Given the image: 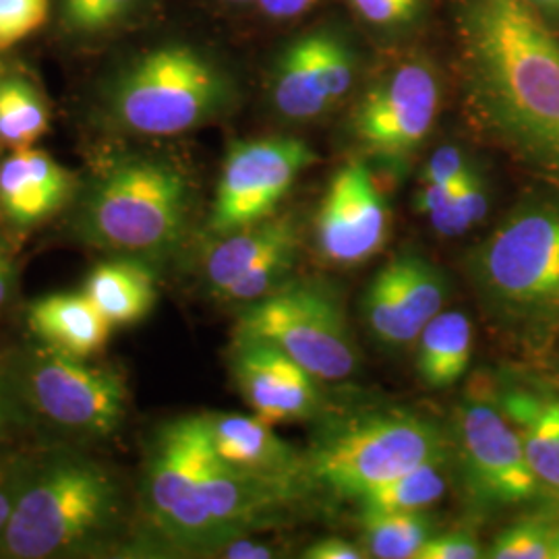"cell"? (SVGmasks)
Returning a JSON list of instances; mask_svg holds the SVG:
<instances>
[{
  "label": "cell",
  "instance_id": "2e32d148",
  "mask_svg": "<svg viewBox=\"0 0 559 559\" xmlns=\"http://www.w3.org/2000/svg\"><path fill=\"white\" fill-rule=\"evenodd\" d=\"M218 459L245 477L299 491L311 485L305 456L274 433V425L239 413H205Z\"/></svg>",
  "mask_w": 559,
  "mask_h": 559
},
{
  "label": "cell",
  "instance_id": "7c38bea8",
  "mask_svg": "<svg viewBox=\"0 0 559 559\" xmlns=\"http://www.w3.org/2000/svg\"><path fill=\"white\" fill-rule=\"evenodd\" d=\"M316 162V152L293 138L237 141L224 158L210 230L216 237L267 221L295 180Z\"/></svg>",
  "mask_w": 559,
  "mask_h": 559
},
{
  "label": "cell",
  "instance_id": "8992f818",
  "mask_svg": "<svg viewBox=\"0 0 559 559\" xmlns=\"http://www.w3.org/2000/svg\"><path fill=\"white\" fill-rule=\"evenodd\" d=\"M450 433L417 411H371L323 431L305 456L309 483L359 500L381 483L436 460L452 459Z\"/></svg>",
  "mask_w": 559,
  "mask_h": 559
},
{
  "label": "cell",
  "instance_id": "484cf974",
  "mask_svg": "<svg viewBox=\"0 0 559 559\" xmlns=\"http://www.w3.org/2000/svg\"><path fill=\"white\" fill-rule=\"evenodd\" d=\"M48 110L32 83L0 78V145L15 152L34 147L48 131Z\"/></svg>",
  "mask_w": 559,
  "mask_h": 559
},
{
  "label": "cell",
  "instance_id": "83f0119b",
  "mask_svg": "<svg viewBox=\"0 0 559 559\" xmlns=\"http://www.w3.org/2000/svg\"><path fill=\"white\" fill-rule=\"evenodd\" d=\"M489 191L479 170L471 166L460 179L454 198L440 212L427 216L433 230L441 237H460L487 218Z\"/></svg>",
  "mask_w": 559,
  "mask_h": 559
},
{
  "label": "cell",
  "instance_id": "7bdbcfd3",
  "mask_svg": "<svg viewBox=\"0 0 559 559\" xmlns=\"http://www.w3.org/2000/svg\"><path fill=\"white\" fill-rule=\"evenodd\" d=\"M230 2H239V4H242V2H255V0H230Z\"/></svg>",
  "mask_w": 559,
  "mask_h": 559
},
{
  "label": "cell",
  "instance_id": "277c9868",
  "mask_svg": "<svg viewBox=\"0 0 559 559\" xmlns=\"http://www.w3.org/2000/svg\"><path fill=\"white\" fill-rule=\"evenodd\" d=\"M466 274L483 311L526 344L559 332V195H531L475 245Z\"/></svg>",
  "mask_w": 559,
  "mask_h": 559
},
{
  "label": "cell",
  "instance_id": "4dcf8cb0",
  "mask_svg": "<svg viewBox=\"0 0 559 559\" xmlns=\"http://www.w3.org/2000/svg\"><path fill=\"white\" fill-rule=\"evenodd\" d=\"M485 549L471 528H452L436 533L420 547L417 559H480Z\"/></svg>",
  "mask_w": 559,
  "mask_h": 559
},
{
  "label": "cell",
  "instance_id": "74e56055",
  "mask_svg": "<svg viewBox=\"0 0 559 559\" xmlns=\"http://www.w3.org/2000/svg\"><path fill=\"white\" fill-rule=\"evenodd\" d=\"M212 556L228 559H265L274 558V549L270 545L255 543V540H245V537H239V539L224 543Z\"/></svg>",
  "mask_w": 559,
  "mask_h": 559
},
{
  "label": "cell",
  "instance_id": "ffe728a7",
  "mask_svg": "<svg viewBox=\"0 0 559 559\" xmlns=\"http://www.w3.org/2000/svg\"><path fill=\"white\" fill-rule=\"evenodd\" d=\"M83 293L112 328L145 320L158 300V284L147 263L135 258L98 263L83 282Z\"/></svg>",
  "mask_w": 559,
  "mask_h": 559
},
{
  "label": "cell",
  "instance_id": "f1b7e54d",
  "mask_svg": "<svg viewBox=\"0 0 559 559\" xmlns=\"http://www.w3.org/2000/svg\"><path fill=\"white\" fill-rule=\"evenodd\" d=\"M299 242L286 245L278 251L265 255L253 267H249L239 280H235L218 299L237 305H249L274 293L282 284L288 282V276L297 263Z\"/></svg>",
  "mask_w": 559,
  "mask_h": 559
},
{
  "label": "cell",
  "instance_id": "8fae6325",
  "mask_svg": "<svg viewBox=\"0 0 559 559\" xmlns=\"http://www.w3.org/2000/svg\"><path fill=\"white\" fill-rule=\"evenodd\" d=\"M440 100L436 71L425 60H404L362 94L353 135L371 158L399 168L429 138Z\"/></svg>",
  "mask_w": 559,
  "mask_h": 559
},
{
  "label": "cell",
  "instance_id": "3957f363",
  "mask_svg": "<svg viewBox=\"0 0 559 559\" xmlns=\"http://www.w3.org/2000/svg\"><path fill=\"white\" fill-rule=\"evenodd\" d=\"M127 510V491L112 466L59 443L25 462L0 558L96 556L119 539Z\"/></svg>",
  "mask_w": 559,
  "mask_h": 559
},
{
  "label": "cell",
  "instance_id": "f546056e",
  "mask_svg": "<svg viewBox=\"0 0 559 559\" xmlns=\"http://www.w3.org/2000/svg\"><path fill=\"white\" fill-rule=\"evenodd\" d=\"M48 17V0H0V52L36 34Z\"/></svg>",
  "mask_w": 559,
  "mask_h": 559
},
{
  "label": "cell",
  "instance_id": "ac0fdd59",
  "mask_svg": "<svg viewBox=\"0 0 559 559\" xmlns=\"http://www.w3.org/2000/svg\"><path fill=\"white\" fill-rule=\"evenodd\" d=\"M498 402L516 427L526 460L549 500L559 503V388L539 380L498 385Z\"/></svg>",
  "mask_w": 559,
  "mask_h": 559
},
{
  "label": "cell",
  "instance_id": "5bb4252c",
  "mask_svg": "<svg viewBox=\"0 0 559 559\" xmlns=\"http://www.w3.org/2000/svg\"><path fill=\"white\" fill-rule=\"evenodd\" d=\"M390 235V210L365 162H346L330 180L316 218L320 255L353 267L373 260Z\"/></svg>",
  "mask_w": 559,
  "mask_h": 559
},
{
  "label": "cell",
  "instance_id": "d4e9b609",
  "mask_svg": "<svg viewBox=\"0 0 559 559\" xmlns=\"http://www.w3.org/2000/svg\"><path fill=\"white\" fill-rule=\"evenodd\" d=\"M450 460L420 464L413 471L402 473L396 479L373 487L357 500L360 512L429 510L431 506L440 503L448 491Z\"/></svg>",
  "mask_w": 559,
  "mask_h": 559
},
{
  "label": "cell",
  "instance_id": "ab89813d",
  "mask_svg": "<svg viewBox=\"0 0 559 559\" xmlns=\"http://www.w3.org/2000/svg\"><path fill=\"white\" fill-rule=\"evenodd\" d=\"M17 282V270L9 249L0 240V313L7 309V305L13 299Z\"/></svg>",
  "mask_w": 559,
  "mask_h": 559
},
{
  "label": "cell",
  "instance_id": "5b68a950",
  "mask_svg": "<svg viewBox=\"0 0 559 559\" xmlns=\"http://www.w3.org/2000/svg\"><path fill=\"white\" fill-rule=\"evenodd\" d=\"M189 203V182L175 166L127 158L90 187L75 222L78 237L119 258H160L182 239Z\"/></svg>",
  "mask_w": 559,
  "mask_h": 559
},
{
  "label": "cell",
  "instance_id": "cb8c5ba5",
  "mask_svg": "<svg viewBox=\"0 0 559 559\" xmlns=\"http://www.w3.org/2000/svg\"><path fill=\"white\" fill-rule=\"evenodd\" d=\"M436 533V520L427 510L360 512V540L369 558L417 559Z\"/></svg>",
  "mask_w": 559,
  "mask_h": 559
},
{
  "label": "cell",
  "instance_id": "ee69618b",
  "mask_svg": "<svg viewBox=\"0 0 559 559\" xmlns=\"http://www.w3.org/2000/svg\"><path fill=\"white\" fill-rule=\"evenodd\" d=\"M558 371H559V365H558Z\"/></svg>",
  "mask_w": 559,
  "mask_h": 559
},
{
  "label": "cell",
  "instance_id": "7402d4cb",
  "mask_svg": "<svg viewBox=\"0 0 559 559\" xmlns=\"http://www.w3.org/2000/svg\"><path fill=\"white\" fill-rule=\"evenodd\" d=\"M272 100L284 119H320L334 104L328 96L321 75L318 36L290 44L276 64L272 80Z\"/></svg>",
  "mask_w": 559,
  "mask_h": 559
},
{
  "label": "cell",
  "instance_id": "7a4b0ae2",
  "mask_svg": "<svg viewBox=\"0 0 559 559\" xmlns=\"http://www.w3.org/2000/svg\"><path fill=\"white\" fill-rule=\"evenodd\" d=\"M299 496L226 466L205 413L162 425L147 448L140 485L150 537L164 549L200 556L270 524L278 508Z\"/></svg>",
  "mask_w": 559,
  "mask_h": 559
},
{
  "label": "cell",
  "instance_id": "8d00e7d4",
  "mask_svg": "<svg viewBox=\"0 0 559 559\" xmlns=\"http://www.w3.org/2000/svg\"><path fill=\"white\" fill-rule=\"evenodd\" d=\"M100 0H62V21L73 32H92Z\"/></svg>",
  "mask_w": 559,
  "mask_h": 559
},
{
  "label": "cell",
  "instance_id": "44dd1931",
  "mask_svg": "<svg viewBox=\"0 0 559 559\" xmlns=\"http://www.w3.org/2000/svg\"><path fill=\"white\" fill-rule=\"evenodd\" d=\"M293 242H299V228L290 216H272L267 221L218 237L203 261L205 286L214 297H221L249 267Z\"/></svg>",
  "mask_w": 559,
  "mask_h": 559
},
{
  "label": "cell",
  "instance_id": "4fadbf2b",
  "mask_svg": "<svg viewBox=\"0 0 559 559\" xmlns=\"http://www.w3.org/2000/svg\"><path fill=\"white\" fill-rule=\"evenodd\" d=\"M448 293L450 284L441 267L417 251H406L369 282L360 300L362 320L381 346H411L445 309Z\"/></svg>",
  "mask_w": 559,
  "mask_h": 559
},
{
  "label": "cell",
  "instance_id": "60d3db41",
  "mask_svg": "<svg viewBox=\"0 0 559 559\" xmlns=\"http://www.w3.org/2000/svg\"><path fill=\"white\" fill-rule=\"evenodd\" d=\"M138 0H100L98 2V11H96V17H94V27L92 32H100L110 27L112 23L122 20L131 7L135 4Z\"/></svg>",
  "mask_w": 559,
  "mask_h": 559
},
{
  "label": "cell",
  "instance_id": "e575fe53",
  "mask_svg": "<svg viewBox=\"0 0 559 559\" xmlns=\"http://www.w3.org/2000/svg\"><path fill=\"white\" fill-rule=\"evenodd\" d=\"M305 559H365L369 558L367 551L350 543V540L328 537V539L316 540L302 551Z\"/></svg>",
  "mask_w": 559,
  "mask_h": 559
},
{
  "label": "cell",
  "instance_id": "e0dca14e",
  "mask_svg": "<svg viewBox=\"0 0 559 559\" xmlns=\"http://www.w3.org/2000/svg\"><path fill=\"white\" fill-rule=\"evenodd\" d=\"M75 180L50 154L25 147L0 162V218L13 230H32L71 200Z\"/></svg>",
  "mask_w": 559,
  "mask_h": 559
},
{
  "label": "cell",
  "instance_id": "b9f144b4",
  "mask_svg": "<svg viewBox=\"0 0 559 559\" xmlns=\"http://www.w3.org/2000/svg\"><path fill=\"white\" fill-rule=\"evenodd\" d=\"M551 27H559V0H526Z\"/></svg>",
  "mask_w": 559,
  "mask_h": 559
},
{
  "label": "cell",
  "instance_id": "d6986e66",
  "mask_svg": "<svg viewBox=\"0 0 559 559\" xmlns=\"http://www.w3.org/2000/svg\"><path fill=\"white\" fill-rule=\"evenodd\" d=\"M25 320L38 342L80 359L98 355L112 332V325L83 290L34 300Z\"/></svg>",
  "mask_w": 559,
  "mask_h": 559
},
{
  "label": "cell",
  "instance_id": "4316f807",
  "mask_svg": "<svg viewBox=\"0 0 559 559\" xmlns=\"http://www.w3.org/2000/svg\"><path fill=\"white\" fill-rule=\"evenodd\" d=\"M489 559H559V503L501 528L485 549Z\"/></svg>",
  "mask_w": 559,
  "mask_h": 559
},
{
  "label": "cell",
  "instance_id": "603a6c76",
  "mask_svg": "<svg viewBox=\"0 0 559 559\" xmlns=\"http://www.w3.org/2000/svg\"><path fill=\"white\" fill-rule=\"evenodd\" d=\"M475 346L473 321L456 309H443L417 340V373L431 390L456 385L471 369Z\"/></svg>",
  "mask_w": 559,
  "mask_h": 559
},
{
  "label": "cell",
  "instance_id": "d590c367",
  "mask_svg": "<svg viewBox=\"0 0 559 559\" xmlns=\"http://www.w3.org/2000/svg\"><path fill=\"white\" fill-rule=\"evenodd\" d=\"M21 419L20 406L9 378V369L0 365V445L9 438V431Z\"/></svg>",
  "mask_w": 559,
  "mask_h": 559
},
{
  "label": "cell",
  "instance_id": "52a82bcc",
  "mask_svg": "<svg viewBox=\"0 0 559 559\" xmlns=\"http://www.w3.org/2000/svg\"><path fill=\"white\" fill-rule=\"evenodd\" d=\"M7 369L21 419H32L60 445L85 448L112 440L124 425L129 390L112 367L38 342Z\"/></svg>",
  "mask_w": 559,
  "mask_h": 559
},
{
  "label": "cell",
  "instance_id": "f35d334b",
  "mask_svg": "<svg viewBox=\"0 0 559 559\" xmlns=\"http://www.w3.org/2000/svg\"><path fill=\"white\" fill-rule=\"evenodd\" d=\"M261 11L272 20H295L309 9H313L320 0H255Z\"/></svg>",
  "mask_w": 559,
  "mask_h": 559
},
{
  "label": "cell",
  "instance_id": "ba28073f",
  "mask_svg": "<svg viewBox=\"0 0 559 559\" xmlns=\"http://www.w3.org/2000/svg\"><path fill=\"white\" fill-rule=\"evenodd\" d=\"M228 102L221 71L198 50L170 44L135 60L110 94L117 127L143 138H175L214 119Z\"/></svg>",
  "mask_w": 559,
  "mask_h": 559
},
{
  "label": "cell",
  "instance_id": "30bf717a",
  "mask_svg": "<svg viewBox=\"0 0 559 559\" xmlns=\"http://www.w3.org/2000/svg\"><path fill=\"white\" fill-rule=\"evenodd\" d=\"M450 445L466 498L480 512H506L549 500L493 390L477 388L460 399Z\"/></svg>",
  "mask_w": 559,
  "mask_h": 559
},
{
  "label": "cell",
  "instance_id": "9a60e30c",
  "mask_svg": "<svg viewBox=\"0 0 559 559\" xmlns=\"http://www.w3.org/2000/svg\"><path fill=\"white\" fill-rule=\"evenodd\" d=\"M230 371L251 413L270 425L313 417L321 380L263 340L233 338Z\"/></svg>",
  "mask_w": 559,
  "mask_h": 559
},
{
  "label": "cell",
  "instance_id": "9c48e42d",
  "mask_svg": "<svg viewBox=\"0 0 559 559\" xmlns=\"http://www.w3.org/2000/svg\"><path fill=\"white\" fill-rule=\"evenodd\" d=\"M235 338L263 340L321 381L350 378L359 346L342 302L320 282H286L240 311Z\"/></svg>",
  "mask_w": 559,
  "mask_h": 559
},
{
  "label": "cell",
  "instance_id": "6da1fadb",
  "mask_svg": "<svg viewBox=\"0 0 559 559\" xmlns=\"http://www.w3.org/2000/svg\"><path fill=\"white\" fill-rule=\"evenodd\" d=\"M466 100L520 160L559 180V40L526 0H459Z\"/></svg>",
  "mask_w": 559,
  "mask_h": 559
},
{
  "label": "cell",
  "instance_id": "836d02e7",
  "mask_svg": "<svg viewBox=\"0 0 559 559\" xmlns=\"http://www.w3.org/2000/svg\"><path fill=\"white\" fill-rule=\"evenodd\" d=\"M23 468H25V460H15L9 464L0 462V539L4 535V528L9 524L13 506L17 500Z\"/></svg>",
  "mask_w": 559,
  "mask_h": 559
},
{
  "label": "cell",
  "instance_id": "1f68e13d",
  "mask_svg": "<svg viewBox=\"0 0 559 559\" xmlns=\"http://www.w3.org/2000/svg\"><path fill=\"white\" fill-rule=\"evenodd\" d=\"M350 4L367 23L392 27L413 20L423 0H350Z\"/></svg>",
  "mask_w": 559,
  "mask_h": 559
},
{
  "label": "cell",
  "instance_id": "d6a6232c",
  "mask_svg": "<svg viewBox=\"0 0 559 559\" xmlns=\"http://www.w3.org/2000/svg\"><path fill=\"white\" fill-rule=\"evenodd\" d=\"M473 164L460 152L456 145L440 147L423 168V182H440L452 185L459 182Z\"/></svg>",
  "mask_w": 559,
  "mask_h": 559
}]
</instances>
